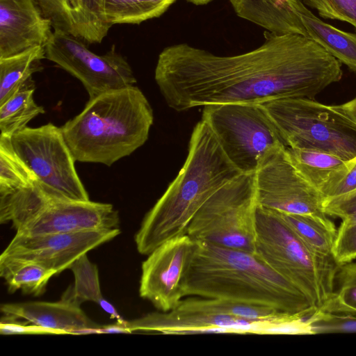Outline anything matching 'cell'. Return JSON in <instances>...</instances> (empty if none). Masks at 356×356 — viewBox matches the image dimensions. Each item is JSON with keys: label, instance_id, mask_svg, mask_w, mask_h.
Returning a JSON list of instances; mask_svg holds the SVG:
<instances>
[{"label": "cell", "instance_id": "obj_1", "mask_svg": "<svg viewBox=\"0 0 356 356\" xmlns=\"http://www.w3.org/2000/svg\"><path fill=\"white\" fill-rule=\"evenodd\" d=\"M248 52L218 56L181 43L159 55L154 79L176 111L217 104H258L314 97L341 80V63L312 38L266 31Z\"/></svg>", "mask_w": 356, "mask_h": 356}, {"label": "cell", "instance_id": "obj_2", "mask_svg": "<svg viewBox=\"0 0 356 356\" xmlns=\"http://www.w3.org/2000/svg\"><path fill=\"white\" fill-rule=\"evenodd\" d=\"M186 296L271 307L289 314L318 309L255 253L195 242L183 283Z\"/></svg>", "mask_w": 356, "mask_h": 356}, {"label": "cell", "instance_id": "obj_3", "mask_svg": "<svg viewBox=\"0 0 356 356\" xmlns=\"http://www.w3.org/2000/svg\"><path fill=\"white\" fill-rule=\"evenodd\" d=\"M241 174L226 156L209 125L203 120L198 122L183 167L146 213L135 234L138 252L148 255L165 241L186 234L202 205Z\"/></svg>", "mask_w": 356, "mask_h": 356}, {"label": "cell", "instance_id": "obj_4", "mask_svg": "<svg viewBox=\"0 0 356 356\" xmlns=\"http://www.w3.org/2000/svg\"><path fill=\"white\" fill-rule=\"evenodd\" d=\"M153 121L147 97L131 86L89 99L60 127L76 161L111 166L145 143Z\"/></svg>", "mask_w": 356, "mask_h": 356}, {"label": "cell", "instance_id": "obj_5", "mask_svg": "<svg viewBox=\"0 0 356 356\" xmlns=\"http://www.w3.org/2000/svg\"><path fill=\"white\" fill-rule=\"evenodd\" d=\"M321 309L334 288L339 265L309 248L277 211L258 206L255 252Z\"/></svg>", "mask_w": 356, "mask_h": 356}, {"label": "cell", "instance_id": "obj_6", "mask_svg": "<svg viewBox=\"0 0 356 356\" xmlns=\"http://www.w3.org/2000/svg\"><path fill=\"white\" fill-rule=\"evenodd\" d=\"M261 104L287 147L325 152L346 161L356 157V124L338 105L300 97Z\"/></svg>", "mask_w": 356, "mask_h": 356}, {"label": "cell", "instance_id": "obj_7", "mask_svg": "<svg viewBox=\"0 0 356 356\" xmlns=\"http://www.w3.org/2000/svg\"><path fill=\"white\" fill-rule=\"evenodd\" d=\"M257 207L254 173H242L202 205L186 234L195 242L254 253Z\"/></svg>", "mask_w": 356, "mask_h": 356}, {"label": "cell", "instance_id": "obj_8", "mask_svg": "<svg viewBox=\"0 0 356 356\" xmlns=\"http://www.w3.org/2000/svg\"><path fill=\"white\" fill-rule=\"evenodd\" d=\"M202 120L209 125L227 159L243 174H254L270 149L286 147L261 104L205 105Z\"/></svg>", "mask_w": 356, "mask_h": 356}, {"label": "cell", "instance_id": "obj_9", "mask_svg": "<svg viewBox=\"0 0 356 356\" xmlns=\"http://www.w3.org/2000/svg\"><path fill=\"white\" fill-rule=\"evenodd\" d=\"M10 140L17 154L52 193L67 200H90L60 127L51 122L35 128L26 127Z\"/></svg>", "mask_w": 356, "mask_h": 356}, {"label": "cell", "instance_id": "obj_10", "mask_svg": "<svg viewBox=\"0 0 356 356\" xmlns=\"http://www.w3.org/2000/svg\"><path fill=\"white\" fill-rule=\"evenodd\" d=\"M44 50L46 59L80 81L89 99L136 83L130 65L114 45L105 54L98 55L88 49L81 39L54 29Z\"/></svg>", "mask_w": 356, "mask_h": 356}, {"label": "cell", "instance_id": "obj_11", "mask_svg": "<svg viewBox=\"0 0 356 356\" xmlns=\"http://www.w3.org/2000/svg\"><path fill=\"white\" fill-rule=\"evenodd\" d=\"M286 148L270 149L259 163L254 172L258 206L280 213L327 218L322 207L324 197L299 173Z\"/></svg>", "mask_w": 356, "mask_h": 356}, {"label": "cell", "instance_id": "obj_12", "mask_svg": "<svg viewBox=\"0 0 356 356\" xmlns=\"http://www.w3.org/2000/svg\"><path fill=\"white\" fill-rule=\"evenodd\" d=\"M195 247V241L184 234L149 253L141 266L140 296L161 312L175 309L184 297L183 283Z\"/></svg>", "mask_w": 356, "mask_h": 356}, {"label": "cell", "instance_id": "obj_13", "mask_svg": "<svg viewBox=\"0 0 356 356\" xmlns=\"http://www.w3.org/2000/svg\"><path fill=\"white\" fill-rule=\"evenodd\" d=\"M120 234L119 228L76 233L15 234L0 257L31 260L56 274L70 268L75 260Z\"/></svg>", "mask_w": 356, "mask_h": 356}, {"label": "cell", "instance_id": "obj_14", "mask_svg": "<svg viewBox=\"0 0 356 356\" xmlns=\"http://www.w3.org/2000/svg\"><path fill=\"white\" fill-rule=\"evenodd\" d=\"M118 211L111 204L58 199L49 203L16 234L76 233L118 228Z\"/></svg>", "mask_w": 356, "mask_h": 356}, {"label": "cell", "instance_id": "obj_15", "mask_svg": "<svg viewBox=\"0 0 356 356\" xmlns=\"http://www.w3.org/2000/svg\"><path fill=\"white\" fill-rule=\"evenodd\" d=\"M53 32L35 0H0V58L44 47Z\"/></svg>", "mask_w": 356, "mask_h": 356}, {"label": "cell", "instance_id": "obj_16", "mask_svg": "<svg viewBox=\"0 0 356 356\" xmlns=\"http://www.w3.org/2000/svg\"><path fill=\"white\" fill-rule=\"evenodd\" d=\"M134 331L179 334L200 332H261L265 323L232 316L213 315L175 308L169 312H152L126 321Z\"/></svg>", "mask_w": 356, "mask_h": 356}, {"label": "cell", "instance_id": "obj_17", "mask_svg": "<svg viewBox=\"0 0 356 356\" xmlns=\"http://www.w3.org/2000/svg\"><path fill=\"white\" fill-rule=\"evenodd\" d=\"M54 29L83 42L101 43L111 26L107 22L102 0H35Z\"/></svg>", "mask_w": 356, "mask_h": 356}, {"label": "cell", "instance_id": "obj_18", "mask_svg": "<svg viewBox=\"0 0 356 356\" xmlns=\"http://www.w3.org/2000/svg\"><path fill=\"white\" fill-rule=\"evenodd\" d=\"M1 311L5 316L54 330L57 334H79L82 330L101 326L90 319L79 305L63 296L58 302L5 303Z\"/></svg>", "mask_w": 356, "mask_h": 356}, {"label": "cell", "instance_id": "obj_19", "mask_svg": "<svg viewBox=\"0 0 356 356\" xmlns=\"http://www.w3.org/2000/svg\"><path fill=\"white\" fill-rule=\"evenodd\" d=\"M298 0H229L236 15L268 31L309 37L298 15Z\"/></svg>", "mask_w": 356, "mask_h": 356}, {"label": "cell", "instance_id": "obj_20", "mask_svg": "<svg viewBox=\"0 0 356 356\" xmlns=\"http://www.w3.org/2000/svg\"><path fill=\"white\" fill-rule=\"evenodd\" d=\"M288 156L299 173L324 197L346 173L350 161L316 149L286 148Z\"/></svg>", "mask_w": 356, "mask_h": 356}, {"label": "cell", "instance_id": "obj_21", "mask_svg": "<svg viewBox=\"0 0 356 356\" xmlns=\"http://www.w3.org/2000/svg\"><path fill=\"white\" fill-rule=\"evenodd\" d=\"M63 199L40 181L34 184L8 191H0V222H12L17 230L25 225L49 203Z\"/></svg>", "mask_w": 356, "mask_h": 356}, {"label": "cell", "instance_id": "obj_22", "mask_svg": "<svg viewBox=\"0 0 356 356\" xmlns=\"http://www.w3.org/2000/svg\"><path fill=\"white\" fill-rule=\"evenodd\" d=\"M296 8L309 38L356 73V34L323 22L301 0L296 2Z\"/></svg>", "mask_w": 356, "mask_h": 356}, {"label": "cell", "instance_id": "obj_23", "mask_svg": "<svg viewBox=\"0 0 356 356\" xmlns=\"http://www.w3.org/2000/svg\"><path fill=\"white\" fill-rule=\"evenodd\" d=\"M35 83L31 77L0 104L1 136L11 138L28 127L31 120L45 113L44 108L35 102Z\"/></svg>", "mask_w": 356, "mask_h": 356}, {"label": "cell", "instance_id": "obj_24", "mask_svg": "<svg viewBox=\"0 0 356 356\" xmlns=\"http://www.w3.org/2000/svg\"><path fill=\"white\" fill-rule=\"evenodd\" d=\"M54 275L53 270L35 261L0 257V275L10 292L21 290L26 294L40 296Z\"/></svg>", "mask_w": 356, "mask_h": 356}, {"label": "cell", "instance_id": "obj_25", "mask_svg": "<svg viewBox=\"0 0 356 356\" xmlns=\"http://www.w3.org/2000/svg\"><path fill=\"white\" fill-rule=\"evenodd\" d=\"M278 213L313 252L323 257H333L332 250L337 230L328 218Z\"/></svg>", "mask_w": 356, "mask_h": 356}, {"label": "cell", "instance_id": "obj_26", "mask_svg": "<svg viewBox=\"0 0 356 356\" xmlns=\"http://www.w3.org/2000/svg\"><path fill=\"white\" fill-rule=\"evenodd\" d=\"M45 58L44 47H35L6 58H0V104L18 88L41 71V60Z\"/></svg>", "mask_w": 356, "mask_h": 356}, {"label": "cell", "instance_id": "obj_27", "mask_svg": "<svg viewBox=\"0 0 356 356\" xmlns=\"http://www.w3.org/2000/svg\"><path fill=\"white\" fill-rule=\"evenodd\" d=\"M177 0H102L107 22L139 24L162 15Z\"/></svg>", "mask_w": 356, "mask_h": 356}, {"label": "cell", "instance_id": "obj_28", "mask_svg": "<svg viewBox=\"0 0 356 356\" xmlns=\"http://www.w3.org/2000/svg\"><path fill=\"white\" fill-rule=\"evenodd\" d=\"M39 181L15 152L10 138L0 136V191L26 187Z\"/></svg>", "mask_w": 356, "mask_h": 356}, {"label": "cell", "instance_id": "obj_29", "mask_svg": "<svg viewBox=\"0 0 356 356\" xmlns=\"http://www.w3.org/2000/svg\"><path fill=\"white\" fill-rule=\"evenodd\" d=\"M319 309L330 313L356 314V262L339 266L334 291Z\"/></svg>", "mask_w": 356, "mask_h": 356}, {"label": "cell", "instance_id": "obj_30", "mask_svg": "<svg viewBox=\"0 0 356 356\" xmlns=\"http://www.w3.org/2000/svg\"><path fill=\"white\" fill-rule=\"evenodd\" d=\"M69 269L74 274V284L63 296L79 305L86 301L97 303L103 297L97 266L85 254L75 260Z\"/></svg>", "mask_w": 356, "mask_h": 356}, {"label": "cell", "instance_id": "obj_31", "mask_svg": "<svg viewBox=\"0 0 356 356\" xmlns=\"http://www.w3.org/2000/svg\"><path fill=\"white\" fill-rule=\"evenodd\" d=\"M313 334L356 333V314H337L316 310L309 317Z\"/></svg>", "mask_w": 356, "mask_h": 356}, {"label": "cell", "instance_id": "obj_32", "mask_svg": "<svg viewBox=\"0 0 356 356\" xmlns=\"http://www.w3.org/2000/svg\"><path fill=\"white\" fill-rule=\"evenodd\" d=\"M323 19L347 22L356 29V0H302Z\"/></svg>", "mask_w": 356, "mask_h": 356}, {"label": "cell", "instance_id": "obj_33", "mask_svg": "<svg viewBox=\"0 0 356 356\" xmlns=\"http://www.w3.org/2000/svg\"><path fill=\"white\" fill-rule=\"evenodd\" d=\"M322 207L326 216L339 218L341 224H356V190L338 196L324 197Z\"/></svg>", "mask_w": 356, "mask_h": 356}, {"label": "cell", "instance_id": "obj_34", "mask_svg": "<svg viewBox=\"0 0 356 356\" xmlns=\"http://www.w3.org/2000/svg\"><path fill=\"white\" fill-rule=\"evenodd\" d=\"M332 257L338 265L350 262L356 258V224L341 223L337 232Z\"/></svg>", "mask_w": 356, "mask_h": 356}, {"label": "cell", "instance_id": "obj_35", "mask_svg": "<svg viewBox=\"0 0 356 356\" xmlns=\"http://www.w3.org/2000/svg\"><path fill=\"white\" fill-rule=\"evenodd\" d=\"M0 332L1 334H57L51 330L47 329L26 322L22 323L19 319L5 316L0 322Z\"/></svg>", "mask_w": 356, "mask_h": 356}, {"label": "cell", "instance_id": "obj_36", "mask_svg": "<svg viewBox=\"0 0 356 356\" xmlns=\"http://www.w3.org/2000/svg\"><path fill=\"white\" fill-rule=\"evenodd\" d=\"M355 190L356 157L350 160L349 169L345 175L324 194V197L338 196Z\"/></svg>", "mask_w": 356, "mask_h": 356}, {"label": "cell", "instance_id": "obj_37", "mask_svg": "<svg viewBox=\"0 0 356 356\" xmlns=\"http://www.w3.org/2000/svg\"><path fill=\"white\" fill-rule=\"evenodd\" d=\"M110 333H131V332L124 324L118 322L114 324L101 325L98 328V334Z\"/></svg>", "mask_w": 356, "mask_h": 356}, {"label": "cell", "instance_id": "obj_38", "mask_svg": "<svg viewBox=\"0 0 356 356\" xmlns=\"http://www.w3.org/2000/svg\"><path fill=\"white\" fill-rule=\"evenodd\" d=\"M97 304L102 307V309L105 311L107 314L111 316V318L116 319L117 322L126 324V321L124 320L120 314L116 311L114 306L110 303L108 301L105 300L104 298H102Z\"/></svg>", "mask_w": 356, "mask_h": 356}, {"label": "cell", "instance_id": "obj_39", "mask_svg": "<svg viewBox=\"0 0 356 356\" xmlns=\"http://www.w3.org/2000/svg\"><path fill=\"white\" fill-rule=\"evenodd\" d=\"M338 106L356 124V97Z\"/></svg>", "mask_w": 356, "mask_h": 356}, {"label": "cell", "instance_id": "obj_40", "mask_svg": "<svg viewBox=\"0 0 356 356\" xmlns=\"http://www.w3.org/2000/svg\"><path fill=\"white\" fill-rule=\"evenodd\" d=\"M190 3H192L197 6H202L206 5L208 3L211 2L213 0H186Z\"/></svg>", "mask_w": 356, "mask_h": 356}]
</instances>
